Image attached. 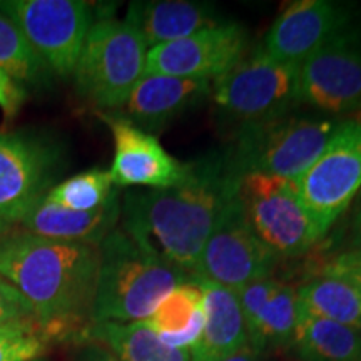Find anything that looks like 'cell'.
<instances>
[{
    "mask_svg": "<svg viewBox=\"0 0 361 361\" xmlns=\"http://www.w3.org/2000/svg\"><path fill=\"white\" fill-rule=\"evenodd\" d=\"M99 246L25 231L0 236V276L17 288L52 341L85 340L92 324Z\"/></svg>",
    "mask_w": 361,
    "mask_h": 361,
    "instance_id": "6da1fadb",
    "label": "cell"
},
{
    "mask_svg": "<svg viewBox=\"0 0 361 361\" xmlns=\"http://www.w3.org/2000/svg\"><path fill=\"white\" fill-rule=\"evenodd\" d=\"M236 189L223 154L189 162L183 183L124 194L123 229L147 251L192 276L226 202Z\"/></svg>",
    "mask_w": 361,
    "mask_h": 361,
    "instance_id": "7a4b0ae2",
    "label": "cell"
},
{
    "mask_svg": "<svg viewBox=\"0 0 361 361\" xmlns=\"http://www.w3.org/2000/svg\"><path fill=\"white\" fill-rule=\"evenodd\" d=\"M191 279L116 228L99 245L94 323L144 322L180 283Z\"/></svg>",
    "mask_w": 361,
    "mask_h": 361,
    "instance_id": "3957f363",
    "label": "cell"
},
{
    "mask_svg": "<svg viewBox=\"0 0 361 361\" xmlns=\"http://www.w3.org/2000/svg\"><path fill=\"white\" fill-rule=\"evenodd\" d=\"M341 123L290 114L246 123L223 154L226 168L234 179L259 173L296 180L322 156Z\"/></svg>",
    "mask_w": 361,
    "mask_h": 361,
    "instance_id": "277c9868",
    "label": "cell"
},
{
    "mask_svg": "<svg viewBox=\"0 0 361 361\" xmlns=\"http://www.w3.org/2000/svg\"><path fill=\"white\" fill-rule=\"evenodd\" d=\"M147 51L141 34L126 20L94 22L72 75L79 96L97 109L126 106L146 74Z\"/></svg>",
    "mask_w": 361,
    "mask_h": 361,
    "instance_id": "5b68a950",
    "label": "cell"
},
{
    "mask_svg": "<svg viewBox=\"0 0 361 361\" xmlns=\"http://www.w3.org/2000/svg\"><path fill=\"white\" fill-rule=\"evenodd\" d=\"M236 197L247 223L278 258H298L319 241L295 180L250 173L236 179Z\"/></svg>",
    "mask_w": 361,
    "mask_h": 361,
    "instance_id": "8992f818",
    "label": "cell"
},
{
    "mask_svg": "<svg viewBox=\"0 0 361 361\" xmlns=\"http://www.w3.org/2000/svg\"><path fill=\"white\" fill-rule=\"evenodd\" d=\"M211 94L226 114L245 124L278 119L300 104V66L279 62L258 47L213 80Z\"/></svg>",
    "mask_w": 361,
    "mask_h": 361,
    "instance_id": "52a82bcc",
    "label": "cell"
},
{
    "mask_svg": "<svg viewBox=\"0 0 361 361\" xmlns=\"http://www.w3.org/2000/svg\"><path fill=\"white\" fill-rule=\"evenodd\" d=\"M0 12L20 27L51 74L74 75L92 20V7L80 0H0Z\"/></svg>",
    "mask_w": 361,
    "mask_h": 361,
    "instance_id": "ba28073f",
    "label": "cell"
},
{
    "mask_svg": "<svg viewBox=\"0 0 361 361\" xmlns=\"http://www.w3.org/2000/svg\"><path fill=\"white\" fill-rule=\"evenodd\" d=\"M295 186L323 238L361 189V119L343 121L322 156L295 180Z\"/></svg>",
    "mask_w": 361,
    "mask_h": 361,
    "instance_id": "9c48e42d",
    "label": "cell"
},
{
    "mask_svg": "<svg viewBox=\"0 0 361 361\" xmlns=\"http://www.w3.org/2000/svg\"><path fill=\"white\" fill-rule=\"evenodd\" d=\"M278 259L252 231L234 189L191 278L207 279L238 293L256 279L271 276Z\"/></svg>",
    "mask_w": 361,
    "mask_h": 361,
    "instance_id": "30bf717a",
    "label": "cell"
},
{
    "mask_svg": "<svg viewBox=\"0 0 361 361\" xmlns=\"http://www.w3.org/2000/svg\"><path fill=\"white\" fill-rule=\"evenodd\" d=\"M62 154L51 141L20 133H0V219L19 224L54 188Z\"/></svg>",
    "mask_w": 361,
    "mask_h": 361,
    "instance_id": "8fae6325",
    "label": "cell"
},
{
    "mask_svg": "<svg viewBox=\"0 0 361 361\" xmlns=\"http://www.w3.org/2000/svg\"><path fill=\"white\" fill-rule=\"evenodd\" d=\"M300 102L331 114L360 109L361 27H346L300 66Z\"/></svg>",
    "mask_w": 361,
    "mask_h": 361,
    "instance_id": "7c38bea8",
    "label": "cell"
},
{
    "mask_svg": "<svg viewBox=\"0 0 361 361\" xmlns=\"http://www.w3.org/2000/svg\"><path fill=\"white\" fill-rule=\"evenodd\" d=\"M246 45L245 27L226 20L213 29L149 49L146 74L213 82L241 62Z\"/></svg>",
    "mask_w": 361,
    "mask_h": 361,
    "instance_id": "4fadbf2b",
    "label": "cell"
},
{
    "mask_svg": "<svg viewBox=\"0 0 361 361\" xmlns=\"http://www.w3.org/2000/svg\"><path fill=\"white\" fill-rule=\"evenodd\" d=\"M102 117L114 137V161L109 173L116 188L168 189L188 178L189 162L171 156L156 135L139 129L126 116Z\"/></svg>",
    "mask_w": 361,
    "mask_h": 361,
    "instance_id": "5bb4252c",
    "label": "cell"
},
{
    "mask_svg": "<svg viewBox=\"0 0 361 361\" xmlns=\"http://www.w3.org/2000/svg\"><path fill=\"white\" fill-rule=\"evenodd\" d=\"M351 24L353 12L350 6L329 0H301L279 13L261 49L284 64L301 66Z\"/></svg>",
    "mask_w": 361,
    "mask_h": 361,
    "instance_id": "9a60e30c",
    "label": "cell"
},
{
    "mask_svg": "<svg viewBox=\"0 0 361 361\" xmlns=\"http://www.w3.org/2000/svg\"><path fill=\"white\" fill-rule=\"evenodd\" d=\"M211 85L209 80L144 74L126 102V117L154 135L183 112L204 101L211 94Z\"/></svg>",
    "mask_w": 361,
    "mask_h": 361,
    "instance_id": "2e32d148",
    "label": "cell"
},
{
    "mask_svg": "<svg viewBox=\"0 0 361 361\" xmlns=\"http://www.w3.org/2000/svg\"><path fill=\"white\" fill-rule=\"evenodd\" d=\"M119 219L121 200L116 191L106 204L94 211H72L42 200L22 218L19 226L34 236L99 246L117 228Z\"/></svg>",
    "mask_w": 361,
    "mask_h": 361,
    "instance_id": "e0dca14e",
    "label": "cell"
},
{
    "mask_svg": "<svg viewBox=\"0 0 361 361\" xmlns=\"http://www.w3.org/2000/svg\"><path fill=\"white\" fill-rule=\"evenodd\" d=\"M126 22L134 27L149 49L189 37L201 30L224 24L218 11L204 2L189 0H147L130 2Z\"/></svg>",
    "mask_w": 361,
    "mask_h": 361,
    "instance_id": "ac0fdd59",
    "label": "cell"
},
{
    "mask_svg": "<svg viewBox=\"0 0 361 361\" xmlns=\"http://www.w3.org/2000/svg\"><path fill=\"white\" fill-rule=\"evenodd\" d=\"M191 279L200 284L204 296V328L191 350V361L228 360L250 345L238 293L207 279Z\"/></svg>",
    "mask_w": 361,
    "mask_h": 361,
    "instance_id": "d6986e66",
    "label": "cell"
},
{
    "mask_svg": "<svg viewBox=\"0 0 361 361\" xmlns=\"http://www.w3.org/2000/svg\"><path fill=\"white\" fill-rule=\"evenodd\" d=\"M85 341L106 346L119 361H191V350L164 345L144 322L94 323L87 329Z\"/></svg>",
    "mask_w": 361,
    "mask_h": 361,
    "instance_id": "ffe728a7",
    "label": "cell"
},
{
    "mask_svg": "<svg viewBox=\"0 0 361 361\" xmlns=\"http://www.w3.org/2000/svg\"><path fill=\"white\" fill-rule=\"evenodd\" d=\"M298 311L361 329V288L348 279L318 273L296 290Z\"/></svg>",
    "mask_w": 361,
    "mask_h": 361,
    "instance_id": "44dd1931",
    "label": "cell"
},
{
    "mask_svg": "<svg viewBox=\"0 0 361 361\" xmlns=\"http://www.w3.org/2000/svg\"><path fill=\"white\" fill-rule=\"evenodd\" d=\"M291 346L303 361H361V329L300 313Z\"/></svg>",
    "mask_w": 361,
    "mask_h": 361,
    "instance_id": "7402d4cb",
    "label": "cell"
},
{
    "mask_svg": "<svg viewBox=\"0 0 361 361\" xmlns=\"http://www.w3.org/2000/svg\"><path fill=\"white\" fill-rule=\"evenodd\" d=\"M296 288L281 284L274 296L266 303L255 326L247 331V343L261 355L268 348L291 345L298 323Z\"/></svg>",
    "mask_w": 361,
    "mask_h": 361,
    "instance_id": "603a6c76",
    "label": "cell"
},
{
    "mask_svg": "<svg viewBox=\"0 0 361 361\" xmlns=\"http://www.w3.org/2000/svg\"><path fill=\"white\" fill-rule=\"evenodd\" d=\"M0 69L17 84H42L51 74L40 61L20 27L0 12Z\"/></svg>",
    "mask_w": 361,
    "mask_h": 361,
    "instance_id": "cb8c5ba5",
    "label": "cell"
},
{
    "mask_svg": "<svg viewBox=\"0 0 361 361\" xmlns=\"http://www.w3.org/2000/svg\"><path fill=\"white\" fill-rule=\"evenodd\" d=\"M116 191L109 171L90 169L56 184L44 200L66 209L94 211L106 204Z\"/></svg>",
    "mask_w": 361,
    "mask_h": 361,
    "instance_id": "d4e9b609",
    "label": "cell"
},
{
    "mask_svg": "<svg viewBox=\"0 0 361 361\" xmlns=\"http://www.w3.org/2000/svg\"><path fill=\"white\" fill-rule=\"evenodd\" d=\"M204 296L202 290L194 279L178 284L164 300L157 305L154 313L144 319L152 331L157 335L178 333L191 322V318L202 306Z\"/></svg>",
    "mask_w": 361,
    "mask_h": 361,
    "instance_id": "484cf974",
    "label": "cell"
},
{
    "mask_svg": "<svg viewBox=\"0 0 361 361\" xmlns=\"http://www.w3.org/2000/svg\"><path fill=\"white\" fill-rule=\"evenodd\" d=\"M52 340L35 318H24L0 326V361L45 358Z\"/></svg>",
    "mask_w": 361,
    "mask_h": 361,
    "instance_id": "4316f807",
    "label": "cell"
},
{
    "mask_svg": "<svg viewBox=\"0 0 361 361\" xmlns=\"http://www.w3.org/2000/svg\"><path fill=\"white\" fill-rule=\"evenodd\" d=\"M281 284L283 283L278 281L276 278L266 276L246 284L243 290L238 291V300L239 306H241L243 318H245L246 331H250L255 326L259 313L263 311L266 303L274 296V293L279 290Z\"/></svg>",
    "mask_w": 361,
    "mask_h": 361,
    "instance_id": "83f0119b",
    "label": "cell"
},
{
    "mask_svg": "<svg viewBox=\"0 0 361 361\" xmlns=\"http://www.w3.org/2000/svg\"><path fill=\"white\" fill-rule=\"evenodd\" d=\"M24 318H35L32 306L17 288L0 276V326Z\"/></svg>",
    "mask_w": 361,
    "mask_h": 361,
    "instance_id": "f1b7e54d",
    "label": "cell"
},
{
    "mask_svg": "<svg viewBox=\"0 0 361 361\" xmlns=\"http://www.w3.org/2000/svg\"><path fill=\"white\" fill-rule=\"evenodd\" d=\"M322 273L348 279L361 288V247H353L324 263Z\"/></svg>",
    "mask_w": 361,
    "mask_h": 361,
    "instance_id": "f546056e",
    "label": "cell"
},
{
    "mask_svg": "<svg viewBox=\"0 0 361 361\" xmlns=\"http://www.w3.org/2000/svg\"><path fill=\"white\" fill-rule=\"evenodd\" d=\"M202 328H204V310L202 306L194 313L191 322L184 329H180L178 333H164L159 335L164 345L171 346L176 350H192L194 345L200 341Z\"/></svg>",
    "mask_w": 361,
    "mask_h": 361,
    "instance_id": "4dcf8cb0",
    "label": "cell"
},
{
    "mask_svg": "<svg viewBox=\"0 0 361 361\" xmlns=\"http://www.w3.org/2000/svg\"><path fill=\"white\" fill-rule=\"evenodd\" d=\"M25 101V90L20 84H17L11 75L0 69V109L4 117L11 121L19 114L22 104Z\"/></svg>",
    "mask_w": 361,
    "mask_h": 361,
    "instance_id": "1f68e13d",
    "label": "cell"
},
{
    "mask_svg": "<svg viewBox=\"0 0 361 361\" xmlns=\"http://www.w3.org/2000/svg\"><path fill=\"white\" fill-rule=\"evenodd\" d=\"M89 343L90 345L84 346V348L79 351L75 361H119L109 350L106 348V346L99 345V343H94V341H89Z\"/></svg>",
    "mask_w": 361,
    "mask_h": 361,
    "instance_id": "d6a6232c",
    "label": "cell"
},
{
    "mask_svg": "<svg viewBox=\"0 0 361 361\" xmlns=\"http://www.w3.org/2000/svg\"><path fill=\"white\" fill-rule=\"evenodd\" d=\"M258 353L251 348L250 345H246L245 348H241L238 353H234L233 356H229L228 360L224 361H258Z\"/></svg>",
    "mask_w": 361,
    "mask_h": 361,
    "instance_id": "836d02e7",
    "label": "cell"
},
{
    "mask_svg": "<svg viewBox=\"0 0 361 361\" xmlns=\"http://www.w3.org/2000/svg\"><path fill=\"white\" fill-rule=\"evenodd\" d=\"M355 238H356V247H361V200L358 204V211L355 216Z\"/></svg>",
    "mask_w": 361,
    "mask_h": 361,
    "instance_id": "e575fe53",
    "label": "cell"
},
{
    "mask_svg": "<svg viewBox=\"0 0 361 361\" xmlns=\"http://www.w3.org/2000/svg\"><path fill=\"white\" fill-rule=\"evenodd\" d=\"M12 229V226H8L7 223H4L2 219H0V236H4V234L8 233Z\"/></svg>",
    "mask_w": 361,
    "mask_h": 361,
    "instance_id": "d590c367",
    "label": "cell"
},
{
    "mask_svg": "<svg viewBox=\"0 0 361 361\" xmlns=\"http://www.w3.org/2000/svg\"><path fill=\"white\" fill-rule=\"evenodd\" d=\"M32 361H47L45 358H39V360H32Z\"/></svg>",
    "mask_w": 361,
    "mask_h": 361,
    "instance_id": "8d00e7d4",
    "label": "cell"
}]
</instances>
